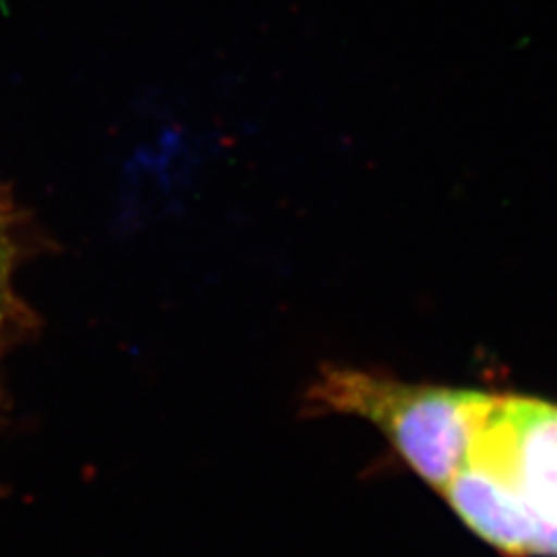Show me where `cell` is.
<instances>
[{
  "label": "cell",
  "mask_w": 557,
  "mask_h": 557,
  "mask_svg": "<svg viewBox=\"0 0 557 557\" xmlns=\"http://www.w3.org/2000/svg\"><path fill=\"white\" fill-rule=\"evenodd\" d=\"M496 397L442 386L405 384L354 368H326L306 403L319 413L372 421L403 458L444 490L471 457Z\"/></svg>",
  "instance_id": "cell-1"
},
{
  "label": "cell",
  "mask_w": 557,
  "mask_h": 557,
  "mask_svg": "<svg viewBox=\"0 0 557 557\" xmlns=\"http://www.w3.org/2000/svg\"><path fill=\"white\" fill-rule=\"evenodd\" d=\"M469 462L515 494L499 549L512 556L557 557V405L496 397Z\"/></svg>",
  "instance_id": "cell-2"
},
{
  "label": "cell",
  "mask_w": 557,
  "mask_h": 557,
  "mask_svg": "<svg viewBox=\"0 0 557 557\" xmlns=\"http://www.w3.org/2000/svg\"><path fill=\"white\" fill-rule=\"evenodd\" d=\"M4 287H7V252L2 248V238H0V301H2Z\"/></svg>",
  "instance_id": "cell-3"
}]
</instances>
